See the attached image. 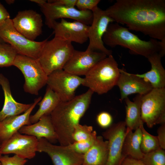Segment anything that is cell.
I'll return each instance as SVG.
<instances>
[{"mask_svg":"<svg viewBox=\"0 0 165 165\" xmlns=\"http://www.w3.org/2000/svg\"><path fill=\"white\" fill-rule=\"evenodd\" d=\"M114 22L151 38L165 39V0H117L105 10Z\"/></svg>","mask_w":165,"mask_h":165,"instance_id":"cell-1","label":"cell"},{"mask_svg":"<svg viewBox=\"0 0 165 165\" xmlns=\"http://www.w3.org/2000/svg\"><path fill=\"white\" fill-rule=\"evenodd\" d=\"M94 92L90 89L72 99L61 101L50 115L60 145L74 142L72 134L75 127L88 109Z\"/></svg>","mask_w":165,"mask_h":165,"instance_id":"cell-2","label":"cell"},{"mask_svg":"<svg viewBox=\"0 0 165 165\" xmlns=\"http://www.w3.org/2000/svg\"><path fill=\"white\" fill-rule=\"evenodd\" d=\"M103 41L110 47L120 46L128 49L131 54L140 55L147 58L156 53L162 57L165 54V39L159 41L151 38L148 41L141 40L128 28L116 22L109 24L103 36Z\"/></svg>","mask_w":165,"mask_h":165,"instance_id":"cell-3","label":"cell"},{"mask_svg":"<svg viewBox=\"0 0 165 165\" xmlns=\"http://www.w3.org/2000/svg\"><path fill=\"white\" fill-rule=\"evenodd\" d=\"M120 75L118 64L111 55L97 64L85 75L82 85L99 95L107 93L115 86Z\"/></svg>","mask_w":165,"mask_h":165,"instance_id":"cell-4","label":"cell"},{"mask_svg":"<svg viewBox=\"0 0 165 165\" xmlns=\"http://www.w3.org/2000/svg\"><path fill=\"white\" fill-rule=\"evenodd\" d=\"M74 50L71 42L54 37L46 41L37 60L48 76L55 71L63 69Z\"/></svg>","mask_w":165,"mask_h":165,"instance_id":"cell-5","label":"cell"},{"mask_svg":"<svg viewBox=\"0 0 165 165\" xmlns=\"http://www.w3.org/2000/svg\"><path fill=\"white\" fill-rule=\"evenodd\" d=\"M13 65L19 69L24 76V91L31 94L38 95L40 90L46 84L48 75L38 60L17 54Z\"/></svg>","mask_w":165,"mask_h":165,"instance_id":"cell-6","label":"cell"},{"mask_svg":"<svg viewBox=\"0 0 165 165\" xmlns=\"http://www.w3.org/2000/svg\"><path fill=\"white\" fill-rule=\"evenodd\" d=\"M0 38L10 45L18 54L37 59L47 39L41 42L30 40L18 32L9 18L0 24Z\"/></svg>","mask_w":165,"mask_h":165,"instance_id":"cell-7","label":"cell"},{"mask_svg":"<svg viewBox=\"0 0 165 165\" xmlns=\"http://www.w3.org/2000/svg\"><path fill=\"white\" fill-rule=\"evenodd\" d=\"M141 110V120L148 127L165 123V88H153L143 95Z\"/></svg>","mask_w":165,"mask_h":165,"instance_id":"cell-8","label":"cell"},{"mask_svg":"<svg viewBox=\"0 0 165 165\" xmlns=\"http://www.w3.org/2000/svg\"><path fill=\"white\" fill-rule=\"evenodd\" d=\"M44 16L45 24L50 28H53L58 19L68 18L91 25L93 13L90 10H80L75 7H67L46 1L39 6Z\"/></svg>","mask_w":165,"mask_h":165,"instance_id":"cell-9","label":"cell"},{"mask_svg":"<svg viewBox=\"0 0 165 165\" xmlns=\"http://www.w3.org/2000/svg\"><path fill=\"white\" fill-rule=\"evenodd\" d=\"M93 19L89 26L88 30L89 44L86 50H98L105 54L107 56L112 55L111 50L105 46L103 41V36L110 24L114 22V20L103 10L97 6L92 11Z\"/></svg>","mask_w":165,"mask_h":165,"instance_id":"cell-10","label":"cell"},{"mask_svg":"<svg viewBox=\"0 0 165 165\" xmlns=\"http://www.w3.org/2000/svg\"><path fill=\"white\" fill-rule=\"evenodd\" d=\"M84 78L70 73L63 69L55 71L48 76L46 84L58 96L61 101L70 100L75 91L82 85Z\"/></svg>","mask_w":165,"mask_h":165,"instance_id":"cell-11","label":"cell"},{"mask_svg":"<svg viewBox=\"0 0 165 165\" xmlns=\"http://www.w3.org/2000/svg\"><path fill=\"white\" fill-rule=\"evenodd\" d=\"M38 139L35 137L18 132L1 143L2 155L13 154L24 159L34 157L37 152Z\"/></svg>","mask_w":165,"mask_h":165,"instance_id":"cell-12","label":"cell"},{"mask_svg":"<svg viewBox=\"0 0 165 165\" xmlns=\"http://www.w3.org/2000/svg\"><path fill=\"white\" fill-rule=\"evenodd\" d=\"M37 152L46 153L53 165H82L83 154L78 153L68 145L52 144L45 138L38 139Z\"/></svg>","mask_w":165,"mask_h":165,"instance_id":"cell-13","label":"cell"},{"mask_svg":"<svg viewBox=\"0 0 165 165\" xmlns=\"http://www.w3.org/2000/svg\"><path fill=\"white\" fill-rule=\"evenodd\" d=\"M127 133L125 121L112 125L102 133V137L108 141V154L105 165H120L125 157L122 148Z\"/></svg>","mask_w":165,"mask_h":165,"instance_id":"cell-14","label":"cell"},{"mask_svg":"<svg viewBox=\"0 0 165 165\" xmlns=\"http://www.w3.org/2000/svg\"><path fill=\"white\" fill-rule=\"evenodd\" d=\"M107 56L101 52L75 50L63 69L75 75L85 76L97 64Z\"/></svg>","mask_w":165,"mask_h":165,"instance_id":"cell-15","label":"cell"},{"mask_svg":"<svg viewBox=\"0 0 165 165\" xmlns=\"http://www.w3.org/2000/svg\"><path fill=\"white\" fill-rule=\"evenodd\" d=\"M12 20L16 29L30 40L35 41L42 33V16L34 10L19 11Z\"/></svg>","mask_w":165,"mask_h":165,"instance_id":"cell-16","label":"cell"},{"mask_svg":"<svg viewBox=\"0 0 165 165\" xmlns=\"http://www.w3.org/2000/svg\"><path fill=\"white\" fill-rule=\"evenodd\" d=\"M89 27V25L79 21L70 22L61 19L60 22L54 23L53 29L54 37L82 44L88 40Z\"/></svg>","mask_w":165,"mask_h":165,"instance_id":"cell-17","label":"cell"},{"mask_svg":"<svg viewBox=\"0 0 165 165\" xmlns=\"http://www.w3.org/2000/svg\"><path fill=\"white\" fill-rule=\"evenodd\" d=\"M120 75L116 85L120 93L122 102L129 95L134 94L144 95L153 88L148 82L136 75L129 73L124 68L119 69Z\"/></svg>","mask_w":165,"mask_h":165,"instance_id":"cell-18","label":"cell"},{"mask_svg":"<svg viewBox=\"0 0 165 165\" xmlns=\"http://www.w3.org/2000/svg\"><path fill=\"white\" fill-rule=\"evenodd\" d=\"M41 99V97L35 99L30 107L22 114L9 116L0 121L1 143L10 138L23 126L31 124L30 121L31 114Z\"/></svg>","mask_w":165,"mask_h":165,"instance_id":"cell-19","label":"cell"},{"mask_svg":"<svg viewBox=\"0 0 165 165\" xmlns=\"http://www.w3.org/2000/svg\"><path fill=\"white\" fill-rule=\"evenodd\" d=\"M0 85L3 90L4 101L0 111V121L5 118L24 113L31 106L32 104H25L16 101L12 96L9 80L0 73Z\"/></svg>","mask_w":165,"mask_h":165,"instance_id":"cell-20","label":"cell"},{"mask_svg":"<svg viewBox=\"0 0 165 165\" xmlns=\"http://www.w3.org/2000/svg\"><path fill=\"white\" fill-rule=\"evenodd\" d=\"M18 132L22 134L34 136L38 139L45 138L52 143L57 141L50 115H44L37 122L23 126Z\"/></svg>","mask_w":165,"mask_h":165,"instance_id":"cell-21","label":"cell"},{"mask_svg":"<svg viewBox=\"0 0 165 165\" xmlns=\"http://www.w3.org/2000/svg\"><path fill=\"white\" fill-rule=\"evenodd\" d=\"M162 57L158 53L150 56L147 59L151 65L150 70L144 74H136L148 82L154 88L165 87V70L161 63Z\"/></svg>","mask_w":165,"mask_h":165,"instance_id":"cell-22","label":"cell"},{"mask_svg":"<svg viewBox=\"0 0 165 165\" xmlns=\"http://www.w3.org/2000/svg\"><path fill=\"white\" fill-rule=\"evenodd\" d=\"M108 154V141L97 136L90 148L83 154L82 165H105Z\"/></svg>","mask_w":165,"mask_h":165,"instance_id":"cell-23","label":"cell"},{"mask_svg":"<svg viewBox=\"0 0 165 165\" xmlns=\"http://www.w3.org/2000/svg\"><path fill=\"white\" fill-rule=\"evenodd\" d=\"M142 133L139 127L134 132L127 128V133L122 148V153L125 157L130 156L141 160L144 154L141 149Z\"/></svg>","mask_w":165,"mask_h":165,"instance_id":"cell-24","label":"cell"},{"mask_svg":"<svg viewBox=\"0 0 165 165\" xmlns=\"http://www.w3.org/2000/svg\"><path fill=\"white\" fill-rule=\"evenodd\" d=\"M61 101L57 95L47 86L43 98L37 104L38 109L30 116L31 124L37 122L44 115H50Z\"/></svg>","mask_w":165,"mask_h":165,"instance_id":"cell-25","label":"cell"},{"mask_svg":"<svg viewBox=\"0 0 165 165\" xmlns=\"http://www.w3.org/2000/svg\"><path fill=\"white\" fill-rule=\"evenodd\" d=\"M143 95L138 94L133 99L130 101L128 97L125 98L126 105L125 123L127 129L135 130L139 127L142 122L141 118V105Z\"/></svg>","mask_w":165,"mask_h":165,"instance_id":"cell-26","label":"cell"},{"mask_svg":"<svg viewBox=\"0 0 165 165\" xmlns=\"http://www.w3.org/2000/svg\"><path fill=\"white\" fill-rule=\"evenodd\" d=\"M143 124L142 122L140 126L142 133L141 149L143 154H146L160 147L157 136L152 135L147 132L144 127Z\"/></svg>","mask_w":165,"mask_h":165,"instance_id":"cell-27","label":"cell"},{"mask_svg":"<svg viewBox=\"0 0 165 165\" xmlns=\"http://www.w3.org/2000/svg\"><path fill=\"white\" fill-rule=\"evenodd\" d=\"M17 54L10 45L5 42H0V67L13 65Z\"/></svg>","mask_w":165,"mask_h":165,"instance_id":"cell-28","label":"cell"},{"mask_svg":"<svg viewBox=\"0 0 165 165\" xmlns=\"http://www.w3.org/2000/svg\"><path fill=\"white\" fill-rule=\"evenodd\" d=\"M145 165H165V151L159 148L144 154L141 160Z\"/></svg>","mask_w":165,"mask_h":165,"instance_id":"cell-29","label":"cell"},{"mask_svg":"<svg viewBox=\"0 0 165 165\" xmlns=\"http://www.w3.org/2000/svg\"><path fill=\"white\" fill-rule=\"evenodd\" d=\"M95 131L92 126L79 124L74 128L72 138L74 142L86 140L90 138Z\"/></svg>","mask_w":165,"mask_h":165,"instance_id":"cell-30","label":"cell"},{"mask_svg":"<svg viewBox=\"0 0 165 165\" xmlns=\"http://www.w3.org/2000/svg\"><path fill=\"white\" fill-rule=\"evenodd\" d=\"M97 136L96 131L89 139L86 140L75 141L68 146L72 150L81 154H84L91 147Z\"/></svg>","mask_w":165,"mask_h":165,"instance_id":"cell-31","label":"cell"},{"mask_svg":"<svg viewBox=\"0 0 165 165\" xmlns=\"http://www.w3.org/2000/svg\"><path fill=\"white\" fill-rule=\"evenodd\" d=\"M0 161L1 165H25L27 160L15 155L11 157L7 155L2 156Z\"/></svg>","mask_w":165,"mask_h":165,"instance_id":"cell-32","label":"cell"},{"mask_svg":"<svg viewBox=\"0 0 165 165\" xmlns=\"http://www.w3.org/2000/svg\"><path fill=\"white\" fill-rule=\"evenodd\" d=\"M96 121L100 127L103 128H106L109 127L112 125L113 118L108 112H102L97 115Z\"/></svg>","mask_w":165,"mask_h":165,"instance_id":"cell-33","label":"cell"},{"mask_svg":"<svg viewBox=\"0 0 165 165\" xmlns=\"http://www.w3.org/2000/svg\"><path fill=\"white\" fill-rule=\"evenodd\" d=\"M100 0H77L75 6L80 10L92 11L97 6Z\"/></svg>","mask_w":165,"mask_h":165,"instance_id":"cell-34","label":"cell"},{"mask_svg":"<svg viewBox=\"0 0 165 165\" xmlns=\"http://www.w3.org/2000/svg\"><path fill=\"white\" fill-rule=\"evenodd\" d=\"M157 136L160 147L165 149V123L161 124L157 130Z\"/></svg>","mask_w":165,"mask_h":165,"instance_id":"cell-35","label":"cell"},{"mask_svg":"<svg viewBox=\"0 0 165 165\" xmlns=\"http://www.w3.org/2000/svg\"><path fill=\"white\" fill-rule=\"evenodd\" d=\"M77 0H50L47 2L67 7H75Z\"/></svg>","mask_w":165,"mask_h":165,"instance_id":"cell-36","label":"cell"},{"mask_svg":"<svg viewBox=\"0 0 165 165\" xmlns=\"http://www.w3.org/2000/svg\"><path fill=\"white\" fill-rule=\"evenodd\" d=\"M120 165H145L140 160L137 159L130 156L125 157Z\"/></svg>","mask_w":165,"mask_h":165,"instance_id":"cell-37","label":"cell"},{"mask_svg":"<svg viewBox=\"0 0 165 165\" xmlns=\"http://www.w3.org/2000/svg\"><path fill=\"white\" fill-rule=\"evenodd\" d=\"M9 18L10 16L9 12L0 2V24Z\"/></svg>","mask_w":165,"mask_h":165,"instance_id":"cell-38","label":"cell"},{"mask_svg":"<svg viewBox=\"0 0 165 165\" xmlns=\"http://www.w3.org/2000/svg\"><path fill=\"white\" fill-rule=\"evenodd\" d=\"M31 2H34L38 4L39 6L42 5L43 3L46 0H30Z\"/></svg>","mask_w":165,"mask_h":165,"instance_id":"cell-39","label":"cell"},{"mask_svg":"<svg viewBox=\"0 0 165 165\" xmlns=\"http://www.w3.org/2000/svg\"><path fill=\"white\" fill-rule=\"evenodd\" d=\"M14 0H6V2L8 4L10 5L13 4L15 2Z\"/></svg>","mask_w":165,"mask_h":165,"instance_id":"cell-40","label":"cell"},{"mask_svg":"<svg viewBox=\"0 0 165 165\" xmlns=\"http://www.w3.org/2000/svg\"><path fill=\"white\" fill-rule=\"evenodd\" d=\"M0 145H1V143H0ZM2 156V154L1 153L0 150V158L1 157V156ZM0 165H1V163L0 161Z\"/></svg>","mask_w":165,"mask_h":165,"instance_id":"cell-41","label":"cell"},{"mask_svg":"<svg viewBox=\"0 0 165 165\" xmlns=\"http://www.w3.org/2000/svg\"><path fill=\"white\" fill-rule=\"evenodd\" d=\"M0 42H5L0 38Z\"/></svg>","mask_w":165,"mask_h":165,"instance_id":"cell-42","label":"cell"}]
</instances>
